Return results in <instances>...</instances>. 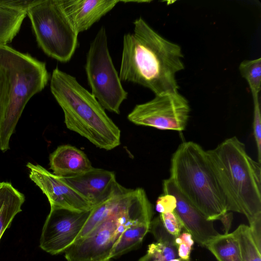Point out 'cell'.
<instances>
[{
	"mask_svg": "<svg viewBox=\"0 0 261 261\" xmlns=\"http://www.w3.org/2000/svg\"><path fill=\"white\" fill-rule=\"evenodd\" d=\"M133 33L123 38L119 77L139 84L155 95L178 92L176 74L185 68L181 47L155 31L140 17Z\"/></svg>",
	"mask_w": 261,
	"mask_h": 261,
	"instance_id": "cell-1",
	"label": "cell"
},
{
	"mask_svg": "<svg viewBox=\"0 0 261 261\" xmlns=\"http://www.w3.org/2000/svg\"><path fill=\"white\" fill-rule=\"evenodd\" d=\"M100 209L105 220L64 251L67 261H109L124 229L134 223H150L153 214L143 188L128 189L121 185L101 203Z\"/></svg>",
	"mask_w": 261,
	"mask_h": 261,
	"instance_id": "cell-2",
	"label": "cell"
},
{
	"mask_svg": "<svg viewBox=\"0 0 261 261\" xmlns=\"http://www.w3.org/2000/svg\"><path fill=\"white\" fill-rule=\"evenodd\" d=\"M206 151L228 211L244 215L249 224L261 219L260 163L251 158L236 136Z\"/></svg>",
	"mask_w": 261,
	"mask_h": 261,
	"instance_id": "cell-3",
	"label": "cell"
},
{
	"mask_svg": "<svg viewBox=\"0 0 261 261\" xmlns=\"http://www.w3.org/2000/svg\"><path fill=\"white\" fill-rule=\"evenodd\" d=\"M50 88L63 111L68 129L100 149L110 150L120 144L119 128L74 76L56 67L52 73Z\"/></svg>",
	"mask_w": 261,
	"mask_h": 261,
	"instance_id": "cell-4",
	"label": "cell"
},
{
	"mask_svg": "<svg viewBox=\"0 0 261 261\" xmlns=\"http://www.w3.org/2000/svg\"><path fill=\"white\" fill-rule=\"evenodd\" d=\"M169 178L208 220H220L228 212L206 151L197 143L188 141L178 146L171 158Z\"/></svg>",
	"mask_w": 261,
	"mask_h": 261,
	"instance_id": "cell-5",
	"label": "cell"
},
{
	"mask_svg": "<svg viewBox=\"0 0 261 261\" xmlns=\"http://www.w3.org/2000/svg\"><path fill=\"white\" fill-rule=\"evenodd\" d=\"M0 67L6 71L10 87L9 103L0 127V150L5 152L9 149L10 138L26 104L44 88L49 74L45 63L7 45L0 46Z\"/></svg>",
	"mask_w": 261,
	"mask_h": 261,
	"instance_id": "cell-6",
	"label": "cell"
},
{
	"mask_svg": "<svg viewBox=\"0 0 261 261\" xmlns=\"http://www.w3.org/2000/svg\"><path fill=\"white\" fill-rule=\"evenodd\" d=\"M27 15L42 50L59 62H68L76 48L79 34L65 13L61 0H38Z\"/></svg>",
	"mask_w": 261,
	"mask_h": 261,
	"instance_id": "cell-7",
	"label": "cell"
},
{
	"mask_svg": "<svg viewBox=\"0 0 261 261\" xmlns=\"http://www.w3.org/2000/svg\"><path fill=\"white\" fill-rule=\"evenodd\" d=\"M85 67L91 94L105 110L119 114L120 106L128 93L114 67L103 26L90 43Z\"/></svg>",
	"mask_w": 261,
	"mask_h": 261,
	"instance_id": "cell-8",
	"label": "cell"
},
{
	"mask_svg": "<svg viewBox=\"0 0 261 261\" xmlns=\"http://www.w3.org/2000/svg\"><path fill=\"white\" fill-rule=\"evenodd\" d=\"M190 112L188 100L177 92L155 95L147 102L136 105L127 119L138 125L181 132L186 127Z\"/></svg>",
	"mask_w": 261,
	"mask_h": 261,
	"instance_id": "cell-9",
	"label": "cell"
},
{
	"mask_svg": "<svg viewBox=\"0 0 261 261\" xmlns=\"http://www.w3.org/2000/svg\"><path fill=\"white\" fill-rule=\"evenodd\" d=\"M90 211L50 209L42 228L40 247L52 255L64 252L76 240Z\"/></svg>",
	"mask_w": 261,
	"mask_h": 261,
	"instance_id": "cell-10",
	"label": "cell"
},
{
	"mask_svg": "<svg viewBox=\"0 0 261 261\" xmlns=\"http://www.w3.org/2000/svg\"><path fill=\"white\" fill-rule=\"evenodd\" d=\"M30 178L47 197L50 209L63 208L77 212L89 211V202L66 182L63 177L40 165L28 163Z\"/></svg>",
	"mask_w": 261,
	"mask_h": 261,
	"instance_id": "cell-11",
	"label": "cell"
},
{
	"mask_svg": "<svg viewBox=\"0 0 261 261\" xmlns=\"http://www.w3.org/2000/svg\"><path fill=\"white\" fill-rule=\"evenodd\" d=\"M164 194L173 195L176 200L174 212L181 221L184 228L190 233L194 240L205 247L220 233L215 229L213 221L208 220L177 189L169 178L163 184Z\"/></svg>",
	"mask_w": 261,
	"mask_h": 261,
	"instance_id": "cell-12",
	"label": "cell"
},
{
	"mask_svg": "<svg viewBox=\"0 0 261 261\" xmlns=\"http://www.w3.org/2000/svg\"><path fill=\"white\" fill-rule=\"evenodd\" d=\"M63 178L92 208L108 198L118 184L114 172L94 167L82 174Z\"/></svg>",
	"mask_w": 261,
	"mask_h": 261,
	"instance_id": "cell-13",
	"label": "cell"
},
{
	"mask_svg": "<svg viewBox=\"0 0 261 261\" xmlns=\"http://www.w3.org/2000/svg\"><path fill=\"white\" fill-rule=\"evenodd\" d=\"M119 2L118 0H61L65 13L78 34L89 29Z\"/></svg>",
	"mask_w": 261,
	"mask_h": 261,
	"instance_id": "cell-14",
	"label": "cell"
},
{
	"mask_svg": "<svg viewBox=\"0 0 261 261\" xmlns=\"http://www.w3.org/2000/svg\"><path fill=\"white\" fill-rule=\"evenodd\" d=\"M50 169L62 177H69L85 173L93 167L87 155L75 146H59L49 155Z\"/></svg>",
	"mask_w": 261,
	"mask_h": 261,
	"instance_id": "cell-15",
	"label": "cell"
},
{
	"mask_svg": "<svg viewBox=\"0 0 261 261\" xmlns=\"http://www.w3.org/2000/svg\"><path fill=\"white\" fill-rule=\"evenodd\" d=\"M24 201V195L10 182H0V240L16 215L21 212Z\"/></svg>",
	"mask_w": 261,
	"mask_h": 261,
	"instance_id": "cell-16",
	"label": "cell"
},
{
	"mask_svg": "<svg viewBox=\"0 0 261 261\" xmlns=\"http://www.w3.org/2000/svg\"><path fill=\"white\" fill-rule=\"evenodd\" d=\"M27 12L0 0V46L7 45L18 33Z\"/></svg>",
	"mask_w": 261,
	"mask_h": 261,
	"instance_id": "cell-17",
	"label": "cell"
},
{
	"mask_svg": "<svg viewBox=\"0 0 261 261\" xmlns=\"http://www.w3.org/2000/svg\"><path fill=\"white\" fill-rule=\"evenodd\" d=\"M151 223H137L127 226L114 246L111 259L116 258L140 245L149 231Z\"/></svg>",
	"mask_w": 261,
	"mask_h": 261,
	"instance_id": "cell-18",
	"label": "cell"
},
{
	"mask_svg": "<svg viewBox=\"0 0 261 261\" xmlns=\"http://www.w3.org/2000/svg\"><path fill=\"white\" fill-rule=\"evenodd\" d=\"M205 247L218 261H242L239 245L232 233L220 234Z\"/></svg>",
	"mask_w": 261,
	"mask_h": 261,
	"instance_id": "cell-19",
	"label": "cell"
},
{
	"mask_svg": "<svg viewBox=\"0 0 261 261\" xmlns=\"http://www.w3.org/2000/svg\"><path fill=\"white\" fill-rule=\"evenodd\" d=\"M232 233L238 241L242 261H261V252L255 243L248 226L241 224Z\"/></svg>",
	"mask_w": 261,
	"mask_h": 261,
	"instance_id": "cell-20",
	"label": "cell"
},
{
	"mask_svg": "<svg viewBox=\"0 0 261 261\" xmlns=\"http://www.w3.org/2000/svg\"><path fill=\"white\" fill-rule=\"evenodd\" d=\"M239 69L248 84L252 97L258 96L261 90V58L244 60Z\"/></svg>",
	"mask_w": 261,
	"mask_h": 261,
	"instance_id": "cell-21",
	"label": "cell"
},
{
	"mask_svg": "<svg viewBox=\"0 0 261 261\" xmlns=\"http://www.w3.org/2000/svg\"><path fill=\"white\" fill-rule=\"evenodd\" d=\"M177 257L176 246L156 242L148 245L146 254L138 261H169Z\"/></svg>",
	"mask_w": 261,
	"mask_h": 261,
	"instance_id": "cell-22",
	"label": "cell"
},
{
	"mask_svg": "<svg viewBox=\"0 0 261 261\" xmlns=\"http://www.w3.org/2000/svg\"><path fill=\"white\" fill-rule=\"evenodd\" d=\"M175 243L178 257L182 260L190 261L191 252L194 244L192 235L184 231L175 238Z\"/></svg>",
	"mask_w": 261,
	"mask_h": 261,
	"instance_id": "cell-23",
	"label": "cell"
},
{
	"mask_svg": "<svg viewBox=\"0 0 261 261\" xmlns=\"http://www.w3.org/2000/svg\"><path fill=\"white\" fill-rule=\"evenodd\" d=\"M149 231L152 233L156 242L168 245L176 246L175 240L176 237L171 235L166 230L160 217L151 221Z\"/></svg>",
	"mask_w": 261,
	"mask_h": 261,
	"instance_id": "cell-24",
	"label": "cell"
},
{
	"mask_svg": "<svg viewBox=\"0 0 261 261\" xmlns=\"http://www.w3.org/2000/svg\"><path fill=\"white\" fill-rule=\"evenodd\" d=\"M10 90V83L7 73L0 67V127L9 103Z\"/></svg>",
	"mask_w": 261,
	"mask_h": 261,
	"instance_id": "cell-25",
	"label": "cell"
},
{
	"mask_svg": "<svg viewBox=\"0 0 261 261\" xmlns=\"http://www.w3.org/2000/svg\"><path fill=\"white\" fill-rule=\"evenodd\" d=\"M253 103V136L255 141L258 162L261 163V114L258 96L252 97Z\"/></svg>",
	"mask_w": 261,
	"mask_h": 261,
	"instance_id": "cell-26",
	"label": "cell"
},
{
	"mask_svg": "<svg viewBox=\"0 0 261 261\" xmlns=\"http://www.w3.org/2000/svg\"><path fill=\"white\" fill-rule=\"evenodd\" d=\"M159 217L165 228L170 234L177 237L181 233L183 225L174 211L160 214Z\"/></svg>",
	"mask_w": 261,
	"mask_h": 261,
	"instance_id": "cell-27",
	"label": "cell"
},
{
	"mask_svg": "<svg viewBox=\"0 0 261 261\" xmlns=\"http://www.w3.org/2000/svg\"><path fill=\"white\" fill-rule=\"evenodd\" d=\"M176 205L175 197L169 194L160 195L157 199L155 210L160 214L174 211Z\"/></svg>",
	"mask_w": 261,
	"mask_h": 261,
	"instance_id": "cell-28",
	"label": "cell"
},
{
	"mask_svg": "<svg viewBox=\"0 0 261 261\" xmlns=\"http://www.w3.org/2000/svg\"><path fill=\"white\" fill-rule=\"evenodd\" d=\"M232 219L233 214L231 212H227L220 219L224 227V234L228 233L231 226Z\"/></svg>",
	"mask_w": 261,
	"mask_h": 261,
	"instance_id": "cell-29",
	"label": "cell"
},
{
	"mask_svg": "<svg viewBox=\"0 0 261 261\" xmlns=\"http://www.w3.org/2000/svg\"><path fill=\"white\" fill-rule=\"evenodd\" d=\"M169 261H181V260L179 258H175L172 259H170Z\"/></svg>",
	"mask_w": 261,
	"mask_h": 261,
	"instance_id": "cell-30",
	"label": "cell"
}]
</instances>
